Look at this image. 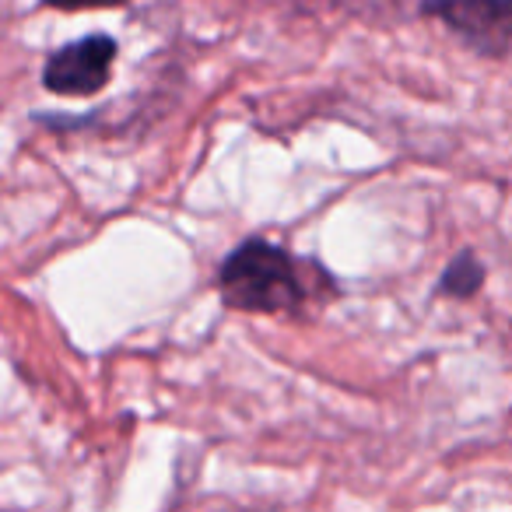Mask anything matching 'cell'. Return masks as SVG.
Instances as JSON below:
<instances>
[{
  "label": "cell",
  "mask_w": 512,
  "mask_h": 512,
  "mask_svg": "<svg viewBox=\"0 0 512 512\" xmlns=\"http://www.w3.org/2000/svg\"><path fill=\"white\" fill-rule=\"evenodd\" d=\"M218 292L225 306L239 313H288L306 299L295 260L267 239H246L225 256Z\"/></svg>",
  "instance_id": "6da1fadb"
},
{
  "label": "cell",
  "mask_w": 512,
  "mask_h": 512,
  "mask_svg": "<svg viewBox=\"0 0 512 512\" xmlns=\"http://www.w3.org/2000/svg\"><path fill=\"white\" fill-rule=\"evenodd\" d=\"M116 64V39L113 36H85L78 43H67L50 53L43 67V85L53 95L81 99V95L102 92Z\"/></svg>",
  "instance_id": "7a4b0ae2"
},
{
  "label": "cell",
  "mask_w": 512,
  "mask_h": 512,
  "mask_svg": "<svg viewBox=\"0 0 512 512\" xmlns=\"http://www.w3.org/2000/svg\"><path fill=\"white\" fill-rule=\"evenodd\" d=\"M425 15L442 18L467 46L502 60L512 43V0H425Z\"/></svg>",
  "instance_id": "3957f363"
},
{
  "label": "cell",
  "mask_w": 512,
  "mask_h": 512,
  "mask_svg": "<svg viewBox=\"0 0 512 512\" xmlns=\"http://www.w3.org/2000/svg\"><path fill=\"white\" fill-rule=\"evenodd\" d=\"M484 285V267L481 260H477L470 249H463V253H456L453 260H449V267L442 271L439 278V295H453V299H470V295H477Z\"/></svg>",
  "instance_id": "277c9868"
},
{
  "label": "cell",
  "mask_w": 512,
  "mask_h": 512,
  "mask_svg": "<svg viewBox=\"0 0 512 512\" xmlns=\"http://www.w3.org/2000/svg\"><path fill=\"white\" fill-rule=\"evenodd\" d=\"M43 4L57 11H85V8H113V4H123V0H43Z\"/></svg>",
  "instance_id": "5b68a950"
}]
</instances>
